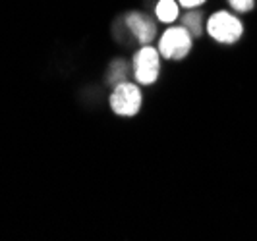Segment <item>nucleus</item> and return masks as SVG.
Instances as JSON below:
<instances>
[{
    "instance_id": "0eeeda50",
    "label": "nucleus",
    "mask_w": 257,
    "mask_h": 241,
    "mask_svg": "<svg viewBox=\"0 0 257 241\" xmlns=\"http://www.w3.org/2000/svg\"><path fill=\"white\" fill-rule=\"evenodd\" d=\"M182 26L192 33V37H201V33H203V18H201L199 12L192 10V12H188L182 18Z\"/></svg>"
},
{
    "instance_id": "6e6552de",
    "label": "nucleus",
    "mask_w": 257,
    "mask_h": 241,
    "mask_svg": "<svg viewBox=\"0 0 257 241\" xmlns=\"http://www.w3.org/2000/svg\"><path fill=\"white\" fill-rule=\"evenodd\" d=\"M126 74H128L126 62H114L112 68H110V74H108V81H110L112 85H118V83H122V81L126 79Z\"/></svg>"
},
{
    "instance_id": "20e7f679",
    "label": "nucleus",
    "mask_w": 257,
    "mask_h": 241,
    "mask_svg": "<svg viewBox=\"0 0 257 241\" xmlns=\"http://www.w3.org/2000/svg\"><path fill=\"white\" fill-rule=\"evenodd\" d=\"M161 72V52L153 47H143L134 56V76L142 85H153Z\"/></svg>"
},
{
    "instance_id": "423d86ee",
    "label": "nucleus",
    "mask_w": 257,
    "mask_h": 241,
    "mask_svg": "<svg viewBox=\"0 0 257 241\" xmlns=\"http://www.w3.org/2000/svg\"><path fill=\"white\" fill-rule=\"evenodd\" d=\"M155 14H157L159 22H163V24H172V22H176V20H178L180 6H178V2H176V0H161V2L157 4Z\"/></svg>"
},
{
    "instance_id": "39448f33",
    "label": "nucleus",
    "mask_w": 257,
    "mask_h": 241,
    "mask_svg": "<svg viewBox=\"0 0 257 241\" xmlns=\"http://www.w3.org/2000/svg\"><path fill=\"white\" fill-rule=\"evenodd\" d=\"M126 26L134 33V37L138 39L140 43H143V45L153 41L155 33H157L155 24L147 16H143V14H130L128 18H126Z\"/></svg>"
},
{
    "instance_id": "1a4fd4ad",
    "label": "nucleus",
    "mask_w": 257,
    "mask_h": 241,
    "mask_svg": "<svg viewBox=\"0 0 257 241\" xmlns=\"http://www.w3.org/2000/svg\"><path fill=\"white\" fill-rule=\"evenodd\" d=\"M228 4L232 6V10L236 12H249L253 8V0H228Z\"/></svg>"
},
{
    "instance_id": "9d476101",
    "label": "nucleus",
    "mask_w": 257,
    "mask_h": 241,
    "mask_svg": "<svg viewBox=\"0 0 257 241\" xmlns=\"http://www.w3.org/2000/svg\"><path fill=\"white\" fill-rule=\"evenodd\" d=\"M205 0H178V4L184 6V8H188V10H193V8H197V6H201Z\"/></svg>"
},
{
    "instance_id": "7ed1b4c3",
    "label": "nucleus",
    "mask_w": 257,
    "mask_h": 241,
    "mask_svg": "<svg viewBox=\"0 0 257 241\" xmlns=\"http://www.w3.org/2000/svg\"><path fill=\"white\" fill-rule=\"evenodd\" d=\"M142 91L134 83H118L110 95V108L118 116H134L142 108Z\"/></svg>"
},
{
    "instance_id": "f03ea898",
    "label": "nucleus",
    "mask_w": 257,
    "mask_h": 241,
    "mask_svg": "<svg viewBox=\"0 0 257 241\" xmlns=\"http://www.w3.org/2000/svg\"><path fill=\"white\" fill-rule=\"evenodd\" d=\"M192 33L184 26L168 27L159 41V52L168 60H182L192 51Z\"/></svg>"
},
{
    "instance_id": "f257e3e1",
    "label": "nucleus",
    "mask_w": 257,
    "mask_h": 241,
    "mask_svg": "<svg viewBox=\"0 0 257 241\" xmlns=\"http://www.w3.org/2000/svg\"><path fill=\"white\" fill-rule=\"evenodd\" d=\"M207 33L222 45H232L244 35V26L238 18H234L230 12L220 10L213 14L207 22Z\"/></svg>"
}]
</instances>
